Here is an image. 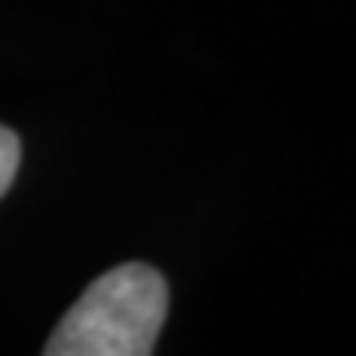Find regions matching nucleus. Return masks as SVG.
<instances>
[{
	"mask_svg": "<svg viewBox=\"0 0 356 356\" xmlns=\"http://www.w3.org/2000/svg\"><path fill=\"white\" fill-rule=\"evenodd\" d=\"M168 316V280L145 262L102 273L58 320L44 356H153Z\"/></svg>",
	"mask_w": 356,
	"mask_h": 356,
	"instance_id": "1",
	"label": "nucleus"
},
{
	"mask_svg": "<svg viewBox=\"0 0 356 356\" xmlns=\"http://www.w3.org/2000/svg\"><path fill=\"white\" fill-rule=\"evenodd\" d=\"M19 160H22V142L11 127L0 124V197L11 189L15 182V171H19Z\"/></svg>",
	"mask_w": 356,
	"mask_h": 356,
	"instance_id": "2",
	"label": "nucleus"
}]
</instances>
